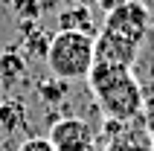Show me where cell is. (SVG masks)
<instances>
[{"instance_id": "5bb4252c", "label": "cell", "mask_w": 154, "mask_h": 151, "mask_svg": "<svg viewBox=\"0 0 154 151\" xmlns=\"http://www.w3.org/2000/svg\"><path fill=\"white\" fill-rule=\"evenodd\" d=\"M58 6H73V3H79V0H55Z\"/></svg>"}, {"instance_id": "277c9868", "label": "cell", "mask_w": 154, "mask_h": 151, "mask_svg": "<svg viewBox=\"0 0 154 151\" xmlns=\"http://www.w3.org/2000/svg\"><path fill=\"white\" fill-rule=\"evenodd\" d=\"M47 140L52 143L55 151H93L96 131L82 116H64L52 122Z\"/></svg>"}, {"instance_id": "52a82bcc", "label": "cell", "mask_w": 154, "mask_h": 151, "mask_svg": "<svg viewBox=\"0 0 154 151\" xmlns=\"http://www.w3.org/2000/svg\"><path fill=\"white\" fill-rule=\"evenodd\" d=\"M26 79V55L17 52V47H9L6 52H0V84L12 90Z\"/></svg>"}, {"instance_id": "4fadbf2b", "label": "cell", "mask_w": 154, "mask_h": 151, "mask_svg": "<svg viewBox=\"0 0 154 151\" xmlns=\"http://www.w3.org/2000/svg\"><path fill=\"white\" fill-rule=\"evenodd\" d=\"M96 3H99V9H102V12H113V9L125 6L128 0H96Z\"/></svg>"}, {"instance_id": "30bf717a", "label": "cell", "mask_w": 154, "mask_h": 151, "mask_svg": "<svg viewBox=\"0 0 154 151\" xmlns=\"http://www.w3.org/2000/svg\"><path fill=\"white\" fill-rule=\"evenodd\" d=\"M23 29L29 32V35H23V55L26 58H47V47H50L47 32L35 29L32 23H23Z\"/></svg>"}, {"instance_id": "9a60e30c", "label": "cell", "mask_w": 154, "mask_h": 151, "mask_svg": "<svg viewBox=\"0 0 154 151\" xmlns=\"http://www.w3.org/2000/svg\"><path fill=\"white\" fill-rule=\"evenodd\" d=\"M146 125H151V128H154V113H151V119H148V122H146Z\"/></svg>"}, {"instance_id": "9c48e42d", "label": "cell", "mask_w": 154, "mask_h": 151, "mask_svg": "<svg viewBox=\"0 0 154 151\" xmlns=\"http://www.w3.org/2000/svg\"><path fill=\"white\" fill-rule=\"evenodd\" d=\"M38 96H41L50 108H58V105H64L70 96V84L61 82V79H44V82H38Z\"/></svg>"}, {"instance_id": "3957f363", "label": "cell", "mask_w": 154, "mask_h": 151, "mask_svg": "<svg viewBox=\"0 0 154 151\" xmlns=\"http://www.w3.org/2000/svg\"><path fill=\"white\" fill-rule=\"evenodd\" d=\"M148 26H151L148 6L143 0H128L125 6L113 9V12H105V20H102L99 32L111 35L113 41H119V44H128V47L140 50L148 35Z\"/></svg>"}, {"instance_id": "7c38bea8", "label": "cell", "mask_w": 154, "mask_h": 151, "mask_svg": "<svg viewBox=\"0 0 154 151\" xmlns=\"http://www.w3.org/2000/svg\"><path fill=\"white\" fill-rule=\"evenodd\" d=\"M17 151H55V148H52V143L47 137H29V140H23L17 145Z\"/></svg>"}, {"instance_id": "5b68a950", "label": "cell", "mask_w": 154, "mask_h": 151, "mask_svg": "<svg viewBox=\"0 0 154 151\" xmlns=\"http://www.w3.org/2000/svg\"><path fill=\"white\" fill-rule=\"evenodd\" d=\"M105 151H154L151 148V131H148L146 119L122 122L119 131L105 140Z\"/></svg>"}, {"instance_id": "8fae6325", "label": "cell", "mask_w": 154, "mask_h": 151, "mask_svg": "<svg viewBox=\"0 0 154 151\" xmlns=\"http://www.w3.org/2000/svg\"><path fill=\"white\" fill-rule=\"evenodd\" d=\"M9 9L15 12V17L20 23H32L47 9V0H9Z\"/></svg>"}, {"instance_id": "6da1fadb", "label": "cell", "mask_w": 154, "mask_h": 151, "mask_svg": "<svg viewBox=\"0 0 154 151\" xmlns=\"http://www.w3.org/2000/svg\"><path fill=\"white\" fill-rule=\"evenodd\" d=\"M85 82H87L90 96L96 99L105 119H116V122L143 119V113H146V93H143V84L137 82V76L131 73V67L93 61V67H90Z\"/></svg>"}, {"instance_id": "2e32d148", "label": "cell", "mask_w": 154, "mask_h": 151, "mask_svg": "<svg viewBox=\"0 0 154 151\" xmlns=\"http://www.w3.org/2000/svg\"><path fill=\"white\" fill-rule=\"evenodd\" d=\"M151 148H154V134H151Z\"/></svg>"}, {"instance_id": "8992f818", "label": "cell", "mask_w": 154, "mask_h": 151, "mask_svg": "<svg viewBox=\"0 0 154 151\" xmlns=\"http://www.w3.org/2000/svg\"><path fill=\"white\" fill-rule=\"evenodd\" d=\"M55 26L58 32H85V35H96V26H93V17H90V9L79 6H61V12L55 15Z\"/></svg>"}, {"instance_id": "7a4b0ae2", "label": "cell", "mask_w": 154, "mask_h": 151, "mask_svg": "<svg viewBox=\"0 0 154 151\" xmlns=\"http://www.w3.org/2000/svg\"><path fill=\"white\" fill-rule=\"evenodd\" d=\"M93 38L85 32H55L47 47V70L61 82H85L93 67Z\"/></svg>"}, {"instance_id": "ba28073f", "label": "cell", "mask_w": 154, "mask_h": 151, "mask_svg": "<svg viewBox=\"0 0 154 151\" xmlns=\"http://www.w3.org/2000/svg\"><path fill=\"white\" fill-rule=\"evenodd\" d=\"M26 128V110L17 99H3L0 102V131L3 134H17Z\"/></svg>"}]
</instances>
